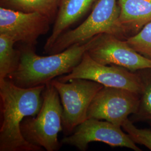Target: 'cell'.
I'll return each mask as SVG.
<instances>
[{
    "instance_id": "cell-1",
    "label": "cell",
    "mask_w": 151,
    "mask_h": 151,
    "mask_svg": "<svg viewBox=\"0 0 151 151\" xmlns=\"http://www.w3.org/2000/svg\"><path fill=\"white\" fill-rule=\"evenodd\" d=\"M45 87H20L7 77L0 81V151H43L24 138L20 124L25 117L35 116L39 112Z\"/></svg>"
},
{
    "instance_id": "cell-2",
    "label": "cell",
    "mask_w": 151,
    "mask_h": 151,
    "mask_svg": "<svg viewBox=\"0 0 151 151\" xmlns=\"http://www.w3.org/2000/svg\"><path fill=\"white\" fill-rule=\"evenodd\" d=\"M96 36L83 43L72 45L65 50L47 56L36 54L34 47L20 49L19 65L7 77L15 85L23 88L44 85L56 77L70 73L94 43Z\"/></svg>"
},
{
    "instance_id": "cell-3",
    "label": "cell",
    "mask_w": 151,
    "mask_h": 151,
    "mask_svg": "<svg viewBox=\"0 0 151 151\" xmlns=\"http://www.w3.org/2000/svg\"><path fill=\"white\" fill-rule=\"evenodd\" d=\"M43 103L35 116H27L22 121L20 129L28 142L47 151L59 150L62 143L58 139L63 130V106L57 90L50 82L45 84Z\"/></svg>"
},
{
    "instance_id": "cell-4",
    "label": "cell",
    "mask_w": 151,
    "mask_h": 151,
    "mask_svg": "<svg viewBox=\"0 0 151 151\" xmlns=\"http://www.w3.org/2000/svg\"><path fill=\"white\" fill-rule=\"evenodd\" d=\"M118 0H98L85 21L73 30L62 33L49 54L58 53L72 45L83 43L101 34H109L122 39L128 36L120 22Z\"/></svg>"
},
{
    "instance_id": "cell-5",
    "label": "cell",
    "mask_w": 151,
    "mask_h": 151,
    "mask_svg": "<svg viewBox=\"0 0 151 151\" xmlns=\"http://www.w3.org/2000/svg\"><path fill=\"white\" fill-rule=\"evenodd\" d=\"M60 95L63 106L62 127L66 135L88 119L92 101L104 86L95 81L77 78L63 82L54 78L50 81Z\"/></svg>"
},
{
    "instance_id": "cell-6",
    "label": "cell",
    "mask_w": 151,
    "mask_h": 151,
    "mask_svg": "<svg viewBox=\"0 0 151 151\" xmlns=\"http://www.w3.org/2000/svg\"><path fill=\"white\" fill-rule=\"evenodd\" d=\"M55 78L63 82L77 78L90 80L104 86L126 89L139 95L143 90L142 82L137 72L130 71L119 65L100 64L92 59L87 52L70 73Z\"/></svg>"
},
{
    "instance_id": "cell-7",
    "label": "cell",
    "mask_w": 151,
    "mask_h": 151,
    "mask_svg": "<svg viewBox=\"0 0 151 151\" xmlns=\"http://www.w3.org/2000/svg\"><path fill=\"white\" fill-rule=\"evenodd\" d=\"M140 95L128 90L104 86L88 108V119L104 120L121 127L130 114L136 113Z\"/></svg>"
},
{
    "instance_id": "cell-8",
    "label": "cell",
    "mask_w": 151,
    "mask_h": 151,
    "mask_svg": "<svg viewBox=\"0 0 151 151\" xmlns=\"http://www.w3.org/2000/svg\"><path fill=\"white\" fill-rule=\"evenodd\" d=\"M87 53L100 64L119 65L133 72L151 68V60L136 51L126 40L111 34L96 35Z\"/></svg>"
},
{
    "instance_id": "cell-9",
    "label": "cell",
    "mask_w": 151,
    "mask_h": 151,
    "mask_svg": "<svg viewBox=\"0 0 151 151\" xmlns=\"http://www.w3.org/2000/svg\"><path fill=\"white\" fill-rule=\"evenodd\" d=\"M100 142L111 147H126L135 151H141L121 127L108 121L87 119L78 125L73 134L64 137L61 143L74 146L78 150L85 151L90 142Z\"/></svg>"
},
{
    "instance_id": "cell-10",
    "label": "cell",
    "mask_w": 151,
    "mask_h": 151,
    "mask_svg": "<svg viewBox=\"0 0 151 151\" xmlns=\"http://www.w3.org/2000/svg\"><path fill=\"white\" fill-rule=\"evenodd\" d=\"M51 19L38 12H24L1 6L0 34L16 42L34 47L38 38L49 30Z\"/></svg>"
},
{
    "instance_id": "cell-11",
    "label": "cell",
    "mask_w": 151,
    "mask_h": 151,
    "mask_svg": "<svg viewBox=\"0 0 151 151\" xmlns=\"http://www.w3.org/2000/svg\"><path fill=\"white\" fill-rule=\"evenodd\" d=\"M96 1V0L60 1L52 32L44 45V51L46 53H49L60 35L84 15Z\"/></svg>"
},
{
    "instance_id": "cell-12",
    "label": "cell",
    "mask_w": 151,
    "mask_h": 151,
    "mask_svg": "<svg viewBox=\"0 0 151 151\" xmlns=\"http://www.w3.org/2000/svg\"><path fill=\"white\" fill-rule=\"evenodd\" d=\"M118 3L120 22L128 38L151 22V0H118Z\"/></svg>"
},
{
    "instance_id": "cell-13",
    "label": "cell",
    "mask_w": 151,
    "mask_h": 151,
    "mask_svg": "<svg viewBox=\"0 0 151 151\" xmlns=\"http://www.w3.org/2000/svg\"><path fill=\"white\" fill-rule=\"evenodd\" d=\"M2 7L24 12H38L52 19L58 5V0H1Z\"/></svg>"
},
{
    "instance_id": "cell-14",
    "label": "cell",
    "mask_w": 151,
    "mask_h": 151,
    "mask_svg": "<svg viewBox=\"0 0 151 151\" xmlns=\"http://www.w3.org/2000/svg\"><path fill=\"white\" fill-rule=\"evenodd\" d=\"M15 43L10 36L0 34V81L16 70L19 63L21 52L14 49Z\"/></svg>"
},
{
    "instance_id": "cell-15",
    "label": "cell",
    "mask_w": 151,
    "mask_h": 151,
    "mask_svg": "<svg viewBox=\"0 0 151 151\" xmlns=\"http://www.w3.org/2000/svg\"><path fill=\"white\" fill-rule=\"evenodd\" d=\"M143 85L138 110L134 114L135 121L146 122L151 124V68L138 70Z\"/></svg>"
},
{
    "instance_id": "cell-16",
    "label": "cell",
    "mask_w": 151,
    "mask_h": 151,
    "mask_svg": "<svg viewBox=\"0 0 151 151\" xmlns=\"http://www.w3.org/2000/svg\"><path fill=\"white\" fill-rule=\"evenodd\" d=\"M126 40L136 51L151 60V22Z\"/></svg>"
},
{
    "instance_id": "cell-17",
    "label": "cell",
    "mask_w": 151,
    "mask_h": 151,
    "mask_svg": "<svg viewBox=\"0 0 151 151\" xmlns=\"http://www.w3.org/2000/svg\"><path fill=\"white\" fill-rule=\"evenodd\" d=\"M122 127L135 143L145 146L151 151V130L139 129L129 119H127Z\"/></svg>"
}]
</instances>
